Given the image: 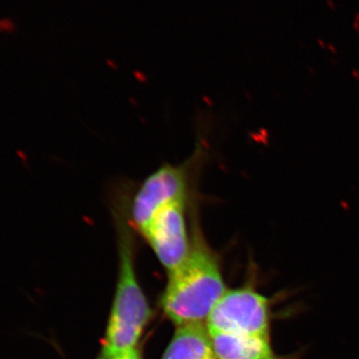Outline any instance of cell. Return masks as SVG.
<instances>
[{
  "label": "cell",
  "mask_w": 359,
  "mask_h": 359,
  "mask_svg": "<svg viewBox=\"0 0 359 359\" xmlns=\"http://www.w3.org/2000/svg\"><path fill=\"white\" fill-rule=\"evenodd\" d=\"M112 208L119 235V273L102 341L103 359L114 358L138 346L152 318V309L135 269L131 226L119 200L113 198Z\"/></svg>",
  "instance_id": "3957f363"
},
{
  "label": "cell",
  "mask_w": 359,
  "mask_h": 359,
  "mask_svg": "<svg viewBox=\"0 0 359 359\" xmlns=\"http://www.w3.org/2000/svg\"><path fill=\"white\" fill-rule=\"evenodd\" d=\"M161 359H218L205 325L176 327Z\"/></svg>",
  "instance_id": "8992f818"
},
{
  "label": "cell",
  "mask_w": 359,
  "mask_h": 359,
  "mask_svg": "<svg viewBox=\"0 0 359 359\" xmlns=\"http://www.w3.org/2000/svg\"><path fill=\"white\" fill-rule=\"evenodd\" d=\"M218 359H297L280 355L271 346V337L259 335L209 334Z\"/></svg>",
  "instance_id": "5b68a950"
},
{
  "label": "cell",
  "mask_w": 359,
  "mask_h": 359,
  "mask_svg": "<svg viewBox=\"0 0 359 359\" xmlns=\"http://www.w3.org/2000/svg\"><path fill=\"white\" fill-rule=\"evenodd\" d=\"M110 359H143L140 347L137 346L131 351H126V353L116 355L114 358Z\"/></svg>",
  "instance_id": "52a82bcc"
},
{
  "label": "cell",
  "mask_w": 359,
  "mask_h": 359,
  "mask_svg": "<svg viewBox=\"0 0 359 359\" xmlns=\"http://www.w3.org/2000/svg\"><path fill=\"white\" fill-rule=\"evenodd\" d=\"M273 299L252 283L226 290L205 321L209 334L271 337Z\"/></svg>",
  "instance_id": "277c9868"
},
{
  "label": "cell",
  "mask_w": 359,
  "mask_h": 359,
  "mask_svg": "<svg viewBox=\"0 0 359 359\" xmlns=\"http://www.w3.org/2000/svg\"><path fill=\"white\" fill-rule=\"evenodd\" d=\"M98 359H103L102 358H98Z\"/></svg>",
  "instance_id": "ba28073f"
},
{
  "label": "cell",
  "mask_w": 359,
  "mask_h": 359,
  "mask_svg": "<svg viewBox=\"0 0 359 359\" xmlns=\"http://www.w3.org/2000/svg\"><path fill=\"white\" fill-rule=\"evenodd\" d=\"M202 145L180 164H163L138 185L118 191L130 226L139 233L171 273L183 263L192 245L199 218L198 172Z\"/></svg>",
  "instance_id": "6da1fadb"
},
{
  "label": "cell",
  "mask_w": 359,
  "mask_h": 359,
  "mask_svg": "<svg viewBox=\"0 0 359 359\" xmlns=\"http://www.w3.org/2000/svg\"><path fill=\"white\" fill-rule=\"evenodd\" d=\"M226 292L221 261L205 241L198 218L188 256L168 273L161 308L176 327L205 325Z\"/></svg>",
  "instance_id": "7a4b0ae2"
}]
</instances>
